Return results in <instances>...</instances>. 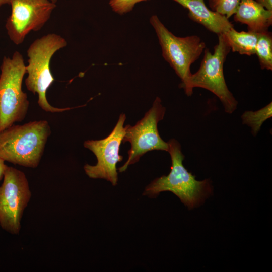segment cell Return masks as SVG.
I'll return each mask as SVG.
<instances>
[{"mask_svg":"<svg viewBox=\"0 0 272 272\" xmlns=\"http://www.w3.org/2000/svg\"><path fill=\"white\" fill-rule=\"evenodd\" d=\"M168 152L170 154L172 165L167 176H162L152 181L145 188L144 194L156 197L160 192L170 191L181 201L191 210L201 205L212 193V186L209 179L202 181L195 179V176L184 167V156L180 143L172 139L167 142Z\"/></svg>","mask_w":272,"mask_h":272,"instance_id":"obj_1","label":"cell"},{"mask_svg":"<svg viewBox=\"0 0 272 272\" xmlns=\"http://www.w3.org/2000/svg\"><path fill=\"white\" fill-rule=\"evenodd\" d=\"M51 129L47 120L15 125L0 132V158L35 168L40 163Z\"/></svg>","mask_w":272,"mask_h":272,"instance_id":"obj_2","label":"cell"},{"mask_svg":"<svg viewBox=\"0 0 272 272\" xmlns=\"http://www.w3.org/2000/svg\"><path fill=\"white\" fill-rule=\"evenodd\" d=\"M65 38L56 33H49L35 39L27 50L28 64L25 66L27 77L25 80L28 91L38 95L39 106L48 112H62L72 108H57L52 106L46 98L48 89L55 81L50 70L52 56L65 47Z\"/></svg>","mask_w":272,"mask_h":272,"instance_id":"obj_3","label":"cell"},{"mask_svg":"<svg viewBox=\"0 0 272 272\" xmlns=\"http://www.w3.org/2000/svg\"><path fill=\"white\" fill-rule=\"evenodd\" d=\"M22 54L15 51L5 56L0 66V132L25 118L29 102L22 90L26 73Z\"/></svg>","mask_w":272,"mask_h":272,"instance_id":"obj_4","label":"cell"},{"mask_svg":"<svg viewBox=\"0 0 272 272\" xmlns=\"http://www.w3.org/2000/svg\"><path fill=\"white\" fill-rule=\"evenodd\" d=\"M218 37V42L214 47V52L205 48L199 69L191 74L184 90L190 96L194 88L207 89L219 98L225 111L231 114L237 109L238 102L228 89L223 72L224 63L231 48L223 33Z\"/></svg>","mask_w":272,"mask_h":272,"instance_id":"obj_5","label":"cell"},{"mask_svg":"<svg viewBox=\"0 0 272 272\" xmlns=\"http://www.w3.org/2000/svg\"><path fill=\"white\" fill-rule=\"evenodd\" d=\"M150 22L158 36L164 59L174 69L184 89L192 73L191 65L197 60L206 48L205 43L197 35L184 37L176 36L153 15Z\"/></svg>","mask_w":272,"mask_h":272,"instance_id":"obj_6","label":"cell"},{"mask_svg":"<svg viewBox=\"0 0 272 272\" xmlns=\"http://www.w3.org/2000/svg\"><path fill=\"white\" fill-rule=\"evenodd\" d=\"M165 111L161 100L157 97L151 108L134 125L124 126L122 142H129L131 147L127 152V160L118 169L119 172L125 171L129 165L138 162L147 152L153 150L168 152V143L160 137L158 130V123L163 119Z\"/></svg>","mask_w":272,"mask_h":272,"instance_id":"obj_7","label":"cell"},{"mask_svg":"<svg viewBox=\"0 0 272 272\" xmlns=\"http://www.w3.org/2000/svg\"><path fill=\"white\" fill-rule=\"evenodd\" d=\"M31 197L24 173L7 167L0 186V226L12 234H19L21 220Z\"/></svg>","mask_w":272,"mask_h":272,"instance_id":"obj_8","label":"cell"},{"mask_svg":"<svg viewBox=\"0 0 272 272\" xmlns=\"http://www.w3.org/2000/svg\"><path fill=\"white\" fill-rule=\"evenodd\" d=\"M125 119V114H121L113 129L107 137L101 140L84 142V147L92 151L97 160L95 165L87 164L84 166L86 174L90 178L104 179L113 186L117 185L116 165L123 159L119 154V149L125 134L123 125Z\"/></svg>","mask_w":272,"mask_h":272,"instance_id":"obj_9","label":"cell"},{"mask_svg":"<svg viewBox=\"0 0 272 272\" xmlns=\"http://www.w3.org/2000/svg\"><path fill=\"white\" fill-rule=\"evenodd\" d=\"M10 5L11 13L5 28L9 39L16 45L23 43L30 32L40 30L56 7L50 0H11Z\"/></svg>","mask_w":272,"mask_h":272,"instance_id":"obj_10","label":"cell"},{"mask_svg":"<svg viewBox=\"0 0 272 272\" xmlns=\"http://www.w3.org/2000/svg\"><path fill=\"white\" fill-rule=\"evenodd\" d=\"M187 9L188 17L209 31L219 35L233 27L225 16L209 9L204 0H173Z\"/></svg>","mask_w":272,"mask_h":272,"instance_id":"obj_11","label":"cell"},{"mask_svg":"<svg viewBox=\"0 0 272 272\" xmlns=\"http://www.w3.org/2000/svg\"><path fill=\"white\" fill-rule=\"evenodd\" d=\"M235 22L246 24L248 31L262 33L272 24V11H269L255 0H240L234 14Z\"/></svg>","mask_w":272,"mask_h":272,"instance_id":"obj_12","label":"cell"},{"mask_svg":"<svg viewBox=\"0 0 272 272\" xmlns=\"http://www.w3.org/2000/svg\"><path fill=\"white\" fill-rule=\"evenodd\" d=\"M223 34L233 52L248 56L255 54L259 33L249 31L238 32L232 27Z\"/></svg>","mask_w":272,"mask_h":272,"instance_id":"obj_13","label":"cell"},{"mask_svg":"<svg viewBox=\"0 0 272 272\" xmlns=\"http://www.w3.org/2000/svg\"><path fill=\"white\" fill-rule=\"evenodd\" d=\"M262 69L272 70V36L267 31L259 33L255 53Z\"/></svg>","mask_w":272,"mask_h":272,"instance_id":"obj_14","label":"cell"},{"mask_svg":"<svg viewBox=\"0 0 272 272\" xmlns=\"http://www.w3.org/2000/svg\"><path fill=\"white\" fill-rule=\"evenodd\" d=\"M272 116V104L269 103L263 108L256 111H246L241 115L242 123L248 125L251 128L253 136H256L263 123Z\"/></svg>","mask_w":272,"mask_h":272,"instance_id":"obj_15","label":"cell"},{"mask_svg":"<svg viewBox=\"0 0 272 272\" xmlns=\"http://www.w3.org/2000/svg\"><path fill=\"white\" fill-rule=\"evenodd\" d=\"M240 1L208 0V3L211 10L225 16L229 19L235 14Z\"/></svg>","mask_w":272,"mask_h":272,"instance_id":"obj_16","label":"cell"},{"mask_svg":"<svg viewBox=\"0 0 272 272\" xmlns=\"http://www.w3.org/2000/svg\"><path fill=\"white\" fill-rule=\"evenodd\" d=\"M146 1L148 0H110L109 5L113 11L122 15L131 11L136 4Z\"/></svg>","mask_w":272,"mask_h":272,"instance_id":"obj_17","label":"cell"},{"mask_svg":"<svg viewBox=\"0 0 272 272\" xmlns=\"http://www.w3.org/2000/svg\"><path fill=\"white\" fill-rule=\"evenodd\" d=\"M269 11H272V0H255Z\"/></svg>","mask_w":272,"mask_h":272,"instance_id":"obj_18","label":"cell"},{"mask_svg":"<svg viewBox=\"0 0 272 272\" xmlns=\"http://www.w3.org/2000/svg\"><path fill=\"white\" fill-rule=\"evenodd\" d=\"M7 167L5 161L0 158V181L3 178L6 169Z\"/></svg>","mask_w":272,"mask_h":272,"instance_id":"obj_19","label":"cell"},{"mask_svg":"<svg viewBox=\"0 0 272 272\" xmlns=\"http://www.w3.org/2000/svg\"><path fill=\"white\" fill-rule=\"evenodd\" d=\"M11 1V0H0V7L6 4L10 5Z\"/></svg>","mask_w":272,"mask_h":272,"instance_id":"obj_20","label":"cell"},{"mask_svg":"<svg viewBox=\"0 0 272 272\" xmlns=\"http://www.w3.org/2000/svg\"><path fill=\"white\" fill-rule=\"evenodd\" d=\"M50 1L54 2V3H56L57 2V0H50Z\"/></svg>","mask_w":272,"mask_h":272,"instance_id":"obj_21","label":"cell"}]
</instances>
